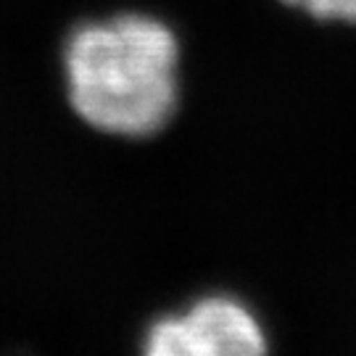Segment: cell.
Masks as SVG:
<instances>
[{"instance_id":"cell-1","label":"cell","mask_w":356,"mask_h":356,"mask_svg":"<svg viewBox=\"0 0 356 356\" xmlns=\"http://www.w3.org/2000/svg\"><path fill=\"white\" fill-rule=\"evenodd\" d=\"M69 101L88 124L119 138H148L179 103L175 32L140 13L82 24L66 42Z\"/></svg>"},{"instance_id":"cell-2","label":"cell","mask_w":356,"mask_h":356,"mask_svg":"<svg viewBox=\"0 0 356 356\" xmlns=\"http://www.w3.org/2000/svg\"><path fill=\"white\" fill-rule=\"evenodd\" d=\"M264 351V327L232 296H206L182 314L161 317L145 338V354L151 356H259Z\"/></svg>"},{"instance_id":"cell-3","label":"cell","mask_w":356,"mask_h":356,"mask_svg":"<svg viewBox=\"0 0 356 356\" xmlns=\"http://www.w3.org/2000/svg\"><path fill=\"white\" fill-rule=\"evenodd\" d=\"M282 3L301 8L314 19L356 24V0H282Z\"/></svg>"}]
</instances>
